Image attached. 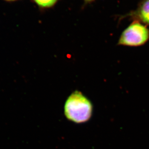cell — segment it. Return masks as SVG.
I'll return each instance as SVG.
<instances>
[{
	"instance_id": "6da1fadb",
	"label": "cell",
	"mask_w": 149,
	"mask_h": 149,
	"mask_svg": "<svg viewBox=\"0 0 149 149\" xmlns=\"http://www.w3.org/2000/svg\"><path fill=\"white\" fill-rule=\"evenodd\" d=\"M65 115L68 119L77 124L88 121L93 113V105L81 92L72 93L65 103Z\"/></svg>"
},
{
	"instance_id": "7a4b0ae2",
	"label": "cell",
	"mask_w": 149,
	"mask_h": 149,
	"mask_svg": "<svg viewBox=\"0 0 149 149\" xmlns=\"http://www.w3.org/2000/svg\"><path fill=\"white\" fill-rule=\"evenodd\" d=\"M149 40V29L146 25L134 21L123 32L118 45L127 46H139Z\"/></svg>"
},
{
	"instance_id": "3957f363",
	"label": "cell",
	"mask_w": 149,
	"mask_h": 149,
	"mask_svg": "<svg viewBox=\"0 0 149 149\" xmlns=\"http://www.w3.org/2000/svg\"><path fill=\"white\" fill-rule=\"evenodd\" d=\"M128 15L135 21L149 25V0H142L136 9Z\"/></svg>"
},
{
	"instance_id": "277c9868",
	"label": "cell",
	"mask_w": 149,
	"mask_h": 149,
	"mask_svg": "<svg viewBox=\"0 0 149 149\" xmlns=\"http://www.w3.org/2000/svg\"><path fill=\"white\" fill-rule=\"evenodd\" d=\"M39 6L42 7H49L54 6L57 0H34Z\"/></svg>"
},
{
	"instance_id": "5b68a950",
	"label": "cell",
	"mask_w": 149,
	"mask_h": 149,
	"mask_svg": "<svg viewBox=\"0 0 149 149\" xmlns=\"http://www.w3.org/2000/svg\"><path fill=\"white\" fill-rule=\"evenodd\" d=\"M86 2V3H90V2H92V1H94L95 0H84Z\"/></svg>"
},
{
	"instance_id": "8992f818",
	"label": "cell",
	"mask_w": 149,
	"mask_h": 149,
	"mask_svg": "<svg viewBox=\"0 0 149 149\" xmlns=\"http://www.w3.org/2000/svg\"><path fill=\"white\" fill-rule=\"evenodd\" d=\"M7 1H14V0H7Z\"/></svg>"
}]
</instances>
